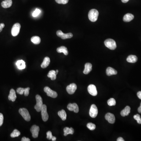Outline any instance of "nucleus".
<instances>
[{
	"mask_svg": "<svg viewBox=\"0 0 141 141\" xmlns=\"http://www.w3.org/2000/svg\"><path fill=\"white\" fill-rule=\"evenodd\" d=\"M98 15L99 13L97 9H91L89 12L88 17L90 21L92 22H95L97 20Z\"/></svg>",
	"mask_w": 141,
	"mask_h": 141,
	"instance_id": "f257e3e1",
	"label": "nucleus"
},
{
	"mask_svg": "<svg viewBox=\"0 0 141 141\" xmlns=\"http://www.w3.org/2000/svg\"><path fill=\"white\" fill-rule=\"evenodd\" d=\"M106 47L111 50H114L116 48V44L115 41L112 39L106 40L104 42Z\"/></svg>",
	"mask_w": 141,
	"mask_h": 141,
	"instance_id": "f03ea898",
	"label": "nucleus"
},
{
	"mask_svg": "<svg viewBox=\"0 0 141 141\" xmlns=\"http://www.w3.org/2000/svg\"><path fill=\"white\" fill-rule=\"evenodd\" d=\"M19 113L26 121L29 122L30 120V115L29 114L28 111L26 109L24 108L20 109L19 110Z\"/></svg>",
	"mask_w": 141,
	"mask_h": 141,
	"instance_id": "7ed1b4c3",
	"label": "nucleus"
},
{
	"mask_svg": "<svg viewBox=\"0 0 141 141\" xmlns=\"http://www.w3.org/2000/svg\"><path fill=\"white\" fill-rule=\"evenodd\" d=\"M36 100L37 103L34 106V108L37 112H39L41 111V109L43 105L42 99L40 96L37 95L36 96Z\"/></svg>",
	"mask_w": 141,
	"mask_h": 141,
	"instance_id": "20e7f679",
	"label": "nucleus"
},
{
	"mask_svg": "<svg viewBox=\"0 0 141 141\" xmlns=\"http://www.w3.org/2000/svg\"><path fill=\"white\" fill-rule=\"evenodd\" d=\"M21 26L19 23H17L14 25L11 29V34L14 37L17 36L19 33Z\"/></svg>",
	"mask_w": 141,
	"mask_h": 141,
	"instance_id": "39448f33",
	"label": "nucleus"
},
{
	"mask_svg": "<svg viewBox=\"0 0 141 141\" xmlns=\"http://www.w3.org/2000/svg\"><path fill=\"white\" fill-rule=\"evenodd\" d=\"M44 91L46 92L48 97H51L53 98H56L58 96V94L56 92L51 90L48 87H45L44 88Z\"/></svg>",
	"mask_w": 141,
	"mask_h": 141,
	"instance_id": "423d86ee",
	"label": "nucleus"
},
{
	"mask_svg": "<svg viewBox=\"0 0 141 141\" xmlns=\"http://www.w3.org/2000/svg\"><path fill=\"white\" fill-rule=\"evenodd\" d=\"M41 112L42 120L44 122H46L49 119V115L47 112V106L45 104L43 105L41 110Z\"/></svg>",
	"mask_w": 141,
	"mask_h": 141,
	"instance_id": "0eeeda50",
	"label": "nucleus"
},
{
	"mask_svg": "<svg viewBox=\"0 0 141 141\" xmlns=\"http://www.w3.org/2000/svg\"><path fill=\"white\" fill-rule=\"evenodd\" d=\"M56 34L58 37L61 38L62 39H70L73 37V34L72 33L65 34L61 30H58L56 32Z\"/></svg>",
	"mask_w": 141,
	"mask_h": 141,
	"instance_id": "6e6552de",
	"label": "nucleus"
},
{
	"mask_svg": "<svg viewBox=\"0 0 141 141\" xmlns=\"http://www.w3.org/2000/svg\"><path fill=\"white\" fill-rule=\"evenodd\" d=\"M98 113V110L96 105L92 104L89 110V115L92 118H95L97 116Z\"/></svg>",
	"mask_w": 141,
	"mask_h": 141,
	"instance_id": "1a4fd4ad",
	"label": "nucleus"
},
{
	"mask_svg": "<svg viewBox=\"0 0 141 141\" xmlns=\"http://www.w3.org/2000/svg\"><path fill=\"white\" fill-rule=\"evenodd\" d=\"M87 90L89 94L92 96H96L97 95V88L95 85L93 84L89 85L87 87Z\"/></svg>",
	"mask_w": 141,
	"mask_h": 141,
	"instance_id": "9d476101",
	"label": "nucleus"
},
{
	"mask_svg": "<svg viewBox=\"0 0 141 141\" xmlns=\"http://www.w3.org/2000/svg\"><path fill=\"white\" fill-rule=\"evenodd\" d=\"M40 128L39 126L36 125H33L31 128L30 131L32 134L33 138H37L38 137L39 133V132Z\"/></svg>",
	"mask_w": 141,
	"mask_h": 141,
	"instance_id": "9b49d317",
	"label": "nucleus"
},
{
	"mask_svg": "<svg viewBox=\"0 0 141 141\" xmlns=\"http://www.w3.org/2000/svg\"><path fill=\"white\" fill-rule=\"evenodd\" d=\"M77 89V86L74 83L71 84L66 87V91L70 95H72L76 91Z\"/></svg>",
	"mask_w": 141,
	"mask_h": 141,
	"instance_id": "f8f14e48",
	"label": "nucleus"
},
{
	"mask_svg": "<svg viewBox=\"0 0 141 141\" xmlns=\"http://www.w3.org/2000/svg\"><path fill=\"white\" fill-rule=\"evenodd\" d=\"M67 108L69 111H74L75 113H78L79 112V108L76 103H69L67 105Z\"/></svg>",
	"mask_w": 141,
	"mask_h": 141,
	"instance_id": "ddd939ff",
	"label": "nucleus"
},
{
	"mask_svg": "<svg viewBox=\"0 0 141 141\" xmlns=\"http://www.w3.org/2000/svg\"><path fill=\"white\" fill-rule=\"evenodd\" d=\"M105 119L109 123L113 124L115 122V117L114 115L111 113H108L105 116Z\"/></svg>",
	"mask_w": 141,
	"mask_h": 141,
	"instance_id": "4468645a",
	"label": "nucleus"
},
{
	"mask_svg": "<svg viewBox=\"0 0 141 141\" xmlns=\"http://www.w3.org/2000/svg\"><path fill=\"white\" fill-rule=\"evenodd\" d=\"M16 98H17V96H16L15 91L13 89H12L10 90L9 95L8 96L9 100L14 102L15 101Z\"/></svg>",
	"mask_w": 141,
	"mask_h": 141,
	"instance_id": "2eb2a0df",
	"label": "nucleus"
},
{
	"mask_svg": "<svg viewBox=\"0 0 141 141\" xmlns=\"http://www.w3.org/2000/svg\"><path fill=\"white\" fill-rule=\"evenodd\" d=\"M92 65L91 63H87L85 65V69L83 73L84 74L87 75L89 74L92 69Z\"/></svg>",
	"mask_w": 141,
	"mask_h": 141,
	"instance_id": "dca6fc26",
	"label": "nucleus"
},
{
	"mask_svg": "<svg viewBox=\"0 0 141 141\" xmlns=\"http://www.w3.org/2000/svg\"><path fill=\"white\" fill-rule=\"evenodd\" d=\"M50 63V59L48 57H45L44 58L42 64H41V67L42 68H45L49 66Z\"/></svg>",
	"mask_w": 141,
	"mask_h": 141,
	"instance_id": "f3484780",
	"label": "nucleus"
},
{
	"mask_svg": "<svg viewBox=\"0 0 141 141\" xmlns=\"http://www.w3.org/2000/svg\"><path fill=\"white\" fill-rule=\"evenodd\" d=\"M131 108L128 106H127L122 111H121V116H122L124 117L125 116H128L129 114L130 113Z\"/></svg>",
	"mask_w": 141,
	"mask_h": 141,
	"instance_id": "a211bd4d",
	"label": "nucleus"
},
{
	"mask_svg": "<svg viewBox=\"0 0 141 141\" xmlns=\"http://www.w3.org/2000/svg\"><path fill=\"white\" fill-rule=\"evenodd\" d=\"M12 4V0H5L2 2L1 6L4 8H7L11 7Z\"/></svg>",
	"mask_w": 141,
	"mask_h": 141,
	"instance_id": "6ab92c4d",
	"label": "nucleus"
},
{
	"mask_svg": "<svg viewBox=\"0 0 141 141\" xmlns=\"http://www.w3.org/2000/svg\"><path fill=\"white\" fill-rule=\"evenodd\" d=\"M134 18V16L132 14H127L124 16L123 20L125 22H129L133 20Z\"/></svg>",
	"mask_w": 141,
	"mask_h": 141,
	"instance_id": "aec40b11",
	"label": "nucleus"
},
{
	"mask_svg": "<svg viewBox=\"0 0 141 141\" xmlns=\"http://www.w3.org/2000/svg\"><path fill=\"white\" fill-rule=\"evenodd\" d=\"M117 74V72L116 70L111 67H108L106 69V74L108 76L113 75H116Z\"/></svg>",
	"mask_w": 141,
	"mask_h": 141,
	"instance_id": "412c9836",
	"label": "nucleus"
},
{
	"mask_svg": "<svg viewBox=\"0 0 141 141\" xmlns=\"http://www.w3.org/2000/svg\"><path fill=\"white\" fill-rule=\"evenodd\" d=\"M64 136H67L68 134H73L74 133V130L73 128H69L66 127L64 129Z\"/></svg>",
	"mask_w": 141,
	"mask_h": 141,
	"instance_id": "4be33fe9",
	"label": "nucleus"
},
{
	"mask_svg": "<svg viewBox=\"0 0 141 141\" xmlns=\"http://www.w3.org/2000/svg\"><path fill=\"white\" fill-rule=\"evenodd\" d=\"M57 52L58 53H62L65 55H67L68 54V51L66 47L65 46H61L59 47L57 49Z\"/></svg>",
	"mask_w": 141,
	"mask_h": 141,
	"instance_id": "5701e85b",
	"label": "nucleus"
},
{
	"mask_svg": "<svg viewBox=\"0 0 141 141\" xmlns=\"http://www.w3.org/2000/svg\"><path fill=\"white\" fill-rule=\"evenodd\" d=\"M138 61V58L136 56L134 55H130L128 56L127 58V61L128 62L131 63H134Z\"/></svg>",
	"mask_w": 141,
	"mask_h": 141,
	"instance_id": "b1692460",
	"label": "nucleus"
},
{
	"mask_svg": "<svg viewBox=\"0 0 141 141\" xmlns=\"http://www.w3.org/2000/svg\"><path fill=\"white\" fill-rule=\"evenodd\" d=\"M16 65L17 66L18 68L19 69H23L25 68V62L23 60H19L16 62Z\"/></svg>",
	"mask_w": 141,
	"mask_h": 141,
	"instance_id": "393cba45",
	"label": "nucleus"
},
{
	"mask_svg": "<svg viewBox=\"0 0 141 141\" xmlns=\"http://www.w3.org/2000/svg\"><path fill=\"white\" fill-rule=\"evenodd\" d=\"M58 115L61 118L63 121H65L66 119L67 114L66 111L64 110L58 112Z\"/></svg>",
	"mask_w": 141,
	"mask_h": 141,
	"instance_id": "a878e982",
	"label": "nucleus"
},
{
	"mask_svg": "<svg viewBox=\"0 0 141 141\" xmlns=\"http://www.w3.org/2000/svg\"><path fill=\"white\" fill-rule=\"evenodd\" d=\"M56 72L54 70H51L49 72L48 75V77L50 78L52 80H55L56 78Z\"/></svg>",
	"mask_w": 141,
	"mask_h": 141,
	"instance_id": "bb28decb",
	"label": "nucleus"
},
{
	"mask_svg": "<svg viewBox=\"0 0 141 141\" xmlns=\"http://www.w3.org/2000/svg\"><path fill=\"white\" fill-rule=\"evenodd\" d=\"M31 42L35 44H39L40 43L41 39L39 37H33L31 39Z\"/></svg>",
	"mask_w": 141,
	"mask_h": 141,
	"instance_id": "cd10ccee",
	"label": "nucleus"
},
{
	"mask_svg": "<svg viewBox=\"0 0 141 141\" xmlns=\"http://www.w3.org/2000/svg\"><path fill=\"white\" fill-rule=\"evenodd\" d=\"M20 134V133L17 129H15L13 132L11 133V138H15V137H18Z\"/></svg>",
	"mask_w": 141,
	"mask_h": 141,
	"instance_id": "c85d7f7f",
	"label": "nucleus"
},
{
	"mask_svg": "<svg viewBox=\"0 0 141 141\" xmlns=\"http://www.w3.org/2000/svg\"><path fill=\"white\" fill-rule=\"evenodd\" d=\"M108 104L110 106L115 105L116 104V100L114 98H110L108 101Z\"/></svg>",
	"mask_w": 141,
	"mask_h": 141,
	"instance_id": "c756f323",
	"label": "nucleus"
},
{
	"mask_svg": "<svg viewBox=\"0 0 141 141\" xmlns=\"http://www.w3.org/2000/svg\"><path fill=\"white\" fill-rule=\"evenodd\" d=\"M87 127L91 131L94 130L96 128L95 125L92 123H87Z\"/></svg>",
	"mask_w": 141,
	"mask_h": 141,
	"instance_id": "7c9ffc66",
	"label": "nucleus"
},
{
	"mask_svg": "<svg viewBox=\"0 0 141 141\" xmlns=\"http://www.w3.org/2000/svg\"><path fill=\"white\" fill-rule=\"evenodd\" d=\"M134 119L137 121V123L138 124H141V118L140 115L138 114H136L134 116Z\"/></svg>",
	"mask_w": 141,
	"mask_h": 141,
	"instance_id": "2f4dec72",
	"label": "nucleus"
},
{
	"mask_svg": "<svg viewBox=\"0 0 141 141\" xmlns=\"http://www.w3.org/2000/svg\"><path fill=\"white\" fill-rule=\"evenodd\" d=\"M25 91V88H22V87H19L17 89V92L18 94H20L21 95H22L24 93Z\"/></svg>",
	"mask_w": 141,
	"mask_h": 141,
	"instance_id": "473e14b6",
	"label": "nucleus"
},
{
	"mask_svg": "<svg viewBox=\"0 0 141 141\" xmlns=\"http://www.w3.org/2000/svg\"><path fill=\"white\" fill-rule=\"evenodd\" d=\"M56 3L59 4H65L68 3L69 0H55Z\"/></svg>",
	"mask_w": 141,
	"mask_h": 141,
	"instance_id": "72a5a7b5",
	"label": "nucleus"
},
{
	"mask_svg": "<svg viewBox=\"0 0 141 141\" xmlns=\"http://www.w3.org/2000/svg\"><path fill=\"white\" fill-rule=\"evenodd\" d=\"M40 10L39 9H35V11L33 12V17H36L40 13Z\"/></svg>",
	"mask_w": 141,
	"mask_h": 141,
	"instance_id": "f704fd0d",
	"label": "nucleus"
},
{
	"mask_svg": "<svg viewBox=\"0 0 141 141\" xmlns=\"http://www.w3.org/2000/svg\"><path fill=\"white\" fill-rule=\"evenodd\" d=\"M53 136H52V133H51V131H49L47 133V138L48 139H51Z\"/></svg>",
	"mask_w": 141,
	"mask_h": 141,
	"instance_id": "c9c22d12",
	"label": "nucleus"
},
{
	"mask_svg": "<svg viewBox=\"0 0 141 141\" xmlns=\"http://www.w3.org/2000/svg\"><path fill=\"white\" fill-rule=\"evenodd\" d=\"M4 116L3 114L0 113V127L2 126L3 123Z\"/></svg>",
	"mask_w": 141,
	"mask_h": 141,
	"instance_id": "e433bc0d",
	"label": "nucleus"
},
{
	"mask_svg": "<svg viewBox=\"0 0 141 141\" xmlns=\"http://www.w3.org/2000/svg\"><path fill=\"white\" fill-rule=\"evenodd\" d=\"M29 90H30V88L29 87L25 88V92H24L25 96H28L29 95Z\"/></svg>",
	"mask_w": 141,
	"mask_h": 141,
	"instance_id": "4c0bfd02",
	"label": "nucleus"
},
{
	"mask_svg": "<svg viewBox=\"0 0 141 141\" xmlns=\"http://www.w3.org/2000/svg\"><path fill=\"white\" fill-rule=\"evenodd\" d=\"M5 26V25L4 23H1L0 24V32H1L3 30V28Z\"/></svg>",
	"mask_w": 141,
	"mask_h": 141,
	"instance_id": "58836bf2",
	"label": "nucleus"
},
{
	"mask_svg": "<svg viewBox=\"0 0 141 141\" xmlns=\"http://www.w3.org/2000/svg\"><path fill=\"white\" fill-rule=\"evenodd\" d=\"M22 141H30V139H29L28 138H26V137H24L22 138V139H21Z\"/></svg>",
	"mask_w": 141,
	"mask_h": 141,
	"instance_id": "ea45409f",
	"label": "nucleus"
},
{
	"mask_svg": "<svg viewBox=\"0 0 141 141\" xmlns=\"http://www.w3.org/2000/svg\"><path fill=\"white\" fill-rule=\"evenodd\" d=\"M137 95L138 98H139V99H141V91L138 92V93H137Z\"/></svg>",
	"mask_w": 141,
	"mask_h": 141,
	"instance_id": "a19ab883",
	"label": "nucleus"
},
{
	"mask_svg": "<svg viewBox=\"0 0 141 141\" xmlns=\"http://www.w3.org/2000/svg\"><path fill=\"white\" fill-rule=\"evenodd\" d=\"M117 141H124V140L123 139V138L122 137H119V138H118L117 139Z\"/></svg>",
	"mask_w": 141,
	"mask_h": 141,
	"instance_id": "79ce46f5",
	"label": "nucleus"
},
{
	"mask_svg": "<svg viewBox=\"0 0 141 141\" xmlns=\"http://www.w3.org/2000/svg\"><path fill=\"white\" fill-rule=\"evenodd\" d=\"M138 110L139 113H141V103H140V106H139V107L138 108Z\"/></svg>",
	"mask_w": 141,
	"mask_h": 141,
	"instance_id": "37998d69",
	"label": "nucleus"
},
{
	"mask_svg": "<svg viewBox=\"0 0 141 141\" xmlns=\"http://www.w3.org/2000/svg\"><path fill=\"white\" fill-rule=\"evenodd\" d=\"M56 137H55V136H53L52 138H51V139H52V140L53 141H56Z\"/></svg>",
	"mask_w": 141,
	"mask_h": 141,
	"instance_id": "c03bdc74",
	"label": "nucleus"
},
{
	"mask_svg": "<svg viewBox=\"0 0 141 141\" xmlns=\"http://www.w3.org/2000/svg\"><path fill=\"white\" fill-rule=\"evenodd\" d=\"M128 1H129V0H122V2L123 3H127Z\"/></svg>",
	"mask_w": 141,
	"mask_h": 141,
	"instance_id": "a18cd8bd",
	"label": "nucleus"
},
{
	"mask_svg": "<svg viewBox=\"0 0 141 141\" xmlns=\"http://www.w3.org/2000/svg\"><path fill=\"white\" fill-rule=\"evenodd\" d=\"M56 74H58V70H56Z\"/></svg>",
	"mask_w": 141,
	"mask_h": 141,
	"instance_id": "49530a36",
	"label": "nucleus"
}]
</instances>
